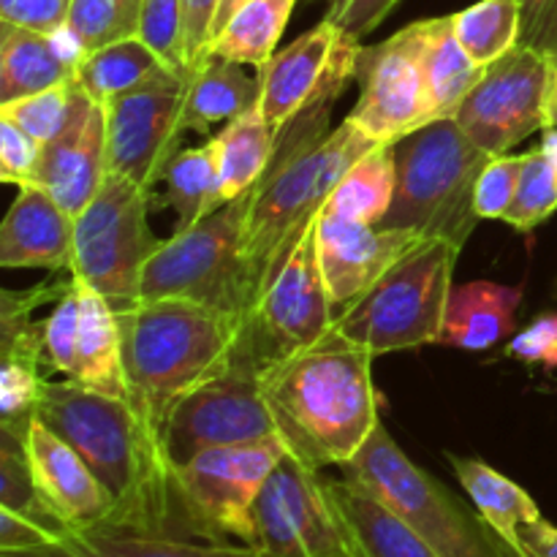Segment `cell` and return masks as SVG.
Masks as SVG:
<instances>
[{
    "label": "cell",
    "instance_id": "cell-1",
    "mask_svg": "<svg viewBox=\"0 0 557 557\" xmlns=\"http://www.w3.org/2000/svg\"><path fill=\"white\" fill-rule=\"evenodd\" d=\"M337 98H321L277 134L270 166L250 190L243 264L253 305L294 245L319 221L343 174L379 145L351 117L332 128Z\"/></svg>",
    "mask_w": 557,
    "mask_h": 557
},
{
    "label": "cell",
    "instance_id": "cell-2",
    "mask_svg": "<svg viewBox=\"0 0 557 557\" xmlns=\"http://www.w3.org/2000/svg\"><path fill=\"white\" fill-rule=\"evenodd\" d=\"M36 419L74 446L107 490L112 515L103 528L172 533V517L180 511L174 468L152 444L128 400L71 379L47 381Z\"/></svg>",
    "mask_w": 557,
    "mask_h": 557
},
{
    "label": "cell",
    "instance_id": "cell-3",
    "mask_svg": "<svg viewBox=\"0 0 557 557\" xmlns=\"http://www.w3.org/2000/svg\"><path fill=\"white\" fill-rule=\"evenodd\" d=\"M373 354L330 337L261 373V392L286 449L313 471L343 468L381 424Z\"/></svg>",
    "mask_w": 557,
    "mask_h": 557
},
{
    "label": "cell",
    "instance_id": "cell-4",
    "mask_svg": "<svg viewBox=\"0 0 557 557\" xmlns=\"http://www.w3.org/2000/svg\"><path fill=\"white\" fill-rule=\"evenodd\" d=\"M117 321L128 403L166 455L163 435L174 406L232 362L245 319L190 299H145Z\"/></svg>",
    "mask_w": 557,
    "mask_h": 557
},
{
    "label": "cell",
    "instance_id": "cell-5",
    "mask_svg": "<svg viewBox=\"0 0 557 557\" xmlns=\"http://www.w3.org/2000/svg\"><path fill=\"white\" fill-rule=\"evenodd\" d=\"M395 150L397 194L379 226L444 237L466 248L479 223L476 183L493 156L473 145L455 117L413 131Z\"/></svg>",
    "mask_w": 557,
    "mask_h": 557
},
{
    "label": "cell",
    "instance_id": "cell-6",
    "mask_svg": "<svg viewBox=\"0 0 557 557\" xmlns=\"http://www.w3.org/2000/svg\"><path fill=\"white\" fill-rule=\"evenodd\" d=\"M460 253L462 248L444 237L419 243L357 305L337 315L332 337L373 357L441 343Z\"/></svg>",
    "mask_w": 557,
    "mask_h": 557
},
{
    "label": "cell",
    "instance_id": "cell-7",
    "mask_svg": "<svg viewBox=\"0 0 557 557\" xmlns=\"http://www.w3.org/2000/svg\"><path fill=\"white\" fill-rule=\"evenodd\" d=\"M343 479L368 490L444 557H506L504 542L473 517L438 479L411 462L386 433L373 430L368 444L343 466Z\"/></svg>",
    "mask_w": 557,
    "mask_h": 557
},
{
    "label": "cell",
    "instance_id": "cell-8",
    "mask_svg": "<svg viewBox=\"0 0 557 557\" xmlns=\"http://www.w3.org/2000/svg\"><path fill=\"white\" fill-rule=\"evenodd\" d=\"M248 205L250 194L239 196L158 245L141 272V302L190 299L245 319L253 308L243 264Z\"/></svg>",
    "mask_w": 557,
    "mask_h": 557
},
{
    "label": "cell",
    "instance_id": "cell-9",
    "mask_svg": "<svg viewBox=\"0 0 557 557\" xmlns=\"http://www.w3.org/2000/svg\"><path fill=\"white\" fill-rule=\"evenodd\" d=\"M150 190L123 174H107L90 205L74 215L71 275L96 288L114 313L141 302V272L158 248L150 232Z\"/></svg>",
    "mask_w": 557,
    "mask_h": 557
},
{
    "label": "cell",
    "instance_id": "cell-10",
    "mask_svg": "<svg viewBox=\"0 0 557 557\" xmlns=\"http://www.w3.org/2000/svg\"><path fill=\"white\" fill-rule=\"evenodd\" d=\"M286 451L281 435H267L205 449L174 468V493L188 531L207 542L237 539L253 547V504Z\"/></svg>",
    "mask_w": 557,
    "mask_h": 557
},
{
    "label": "cell",
    "instance_id": "cell-11",
    "mask_svg": "<svg viewBox=\"0 0 557 557\" xmlns=\"http://www.w3.org/2000/svg\"><path fill=\"white\" fill-rule=\"evenodd\" d=\"M332 326L335 308L321 275L313 223L267 281L253 310L245 315L237 351L264 373L281 359L330 341Z\"/></svg>",
    "mask_w": 557,
    "mask_h": 557
},
{
    "label": "cell",
    "instance_id": "cell-12",
    "mask_svg": "<svg viewBox=\"0 0 557 557\" xmlns=\"http://www.w3.org/2000/svg\"><path fill=\"white\" fill-rule=\"evenodd\" d=\"M250 517L253 549L270 557H357L326 479L292 451L272 468Z\"/></svg>",
    "mask_w": 557,
    "mask_h": 557
},
{
    "label": "cell",
    "instance_id": "cell-13",
    "mask_svg": "<svg viewBox=\"0 0 557 557\" xmlns=\"http://www.w3.org/2000/svg\"><path fill=\"white\" fill-rule=\"evenodd\" d=\"M275 433V419L261 392V368L234 351L232 362L201 381L169 417L163 449L172 468L215 446L248 444Z\"/></svg>",
    "mask_w": 557,
    "mask_h": 557
},
{
    "label": "cell",
    "instance_id": "cell-14",
    "mask_svg": "<svg viewBox=\"0 0 557 557\" xmlns=\"http://www.w3.org/2000/svg\"><path fill=\"white\" fill-rule=\"evenodd\" d=\"M553 54L522 41L484 69L455 120L490 156H504L547 128V90Z\"/></svg>",
    "mask_w": 557,
    "mask_h": 557
},
{
    "label": "cell",
    "instance_id": "cell-15",
    "mask_svg": "<svg viewBox=\"0 0 557 557\" xmlns=\"http://www.w3.org/2000/svg\"><path fill=\"white\" fill-rule=\"evenodd\" d=\"M354 82L359 98L348 117L379 145H397L435 123L422 65V33L411 22L386 41L362 47Z\"/></svg>",
    "mask_w": 557,
    "mask_h": 557
},
{
    "label": "cell",
    "instance_id": "cell-16",
    "mask_svg": "<svg viewBox=\"0 0 557 557\" xmlns=\"http://www.w3.org/2000/svg\"><path fill=\"white\" fill-rule=\"evenodd\" d=\"M362 38L343 30L330 16L294 38L283 52L259 69V109L281 134L297 114L326 96H343L357 74Z\"/></svg>",
    "mask_w": 557,
    "mask_h": 557
},
{
    "label": "cell",
    "instance_id": "cell-17",
    "mask_svg": "<svg viewBox=\"0 0 557 557\" xmlns=\"http://www.w3.org/2000/svg\"><path fill=\"white\" fill-rule=\"evenodd\" d=\"M185 76H163L107 103L109 172L134 180L145 190L163 180L183 134Z\"/></svg>",
    "mask_w": 557,
    "mask_h": 557
},
{
    "label": "cell",
    "instance_id": "cell-18",
    "mask_svg": "<svg viewBox=\"0 0 557 557\" xmlns=\"http://www.w3.org/2000/svg\"><path fill=\"white\" fill-rule=\"evenodd\" d=\"M424 239L430 237L408 228L370 226L321 210L315 221V250L335 319L357 305L408 250Z\"/></svg>",
    "mask_w": 557,
    "mask_h": 557
},
{
    "label": "cell",
    "instance_id": "cell-19",
    "mask_svg": "<svg viewBox=\"0 0 557 557\" xmlns=\"http://www.w3.org/2000/svg\"><path fill=\"white\" fill-rule=\"evenodd\" d=\"M107 174V107L74 82L69 123L41 147L33 185H41L71 215H79L98 194Z\"/></svg>",
    "mask_w": 557,
    "mask_h": 557
},
{
    "label": "cell",
    "instance_id": "cell-20",
    "mask_svg": "<svg viewBox=\"0 0 557 557\" xmlns=\"http://www.w3.org/2000/svg\"><path fill=\"white\" fill-rule=\"evenodd\" d=\"M25 444L38 495L49 515L63 525V531L107 525L112 515V500L96 473L76 455L74 446L65 444L36 417L27 428Z\"/></svg>",
    "mask_w": 557,
    "mask_h": 557
},
{
    "label": "cell",
    "instance_id": "cell-21",
    "mask_svg": "<svg viewBox=\"0 0 557 557\" xmlns=\"http://www.w3.org/2000/svg\"><path fill=\"white\" fill-rule=\"evenodd\" d=\"M0 264L5 270L71 272L74 215L41 185H22L0 226Z\"/></svg>",
    "mask_w": 557,
    "mask_h": 557
},
{
    "label": "cell",
    "instance_id": "cell-22",
    "mask_svg": "<svg viewBox=\"0 0 557 557\" xmlns=\"http://www.w3.org/2000/svg\"><path fill=\"white\" fill-rule=\"evenodd\" d=\"M0 557H270L261 549L228 542H185L172 533L123 531V528H85L69 531L47 547Z\"/></svg>",
    "mask_w": 557,
    "mask_h": 557
},
{
    "label": "cell",
    "instance_id": "cell-23",
    "mask_svg": "<svg viewBox=\"0 0 557 557\" xmlns=\"http://www.w3.org/2000/svg\"><path fill=\"white\" fill-rule=\"evenodd\" d=\"M522 286L495 281H471L449 294L441 343L462 351H487L517 330Z\"/></svg>",
    "mask_w": 557,
    "mask_h": 557
},
{
    "label": "cell",
    "instance_id": "cell-24",
    "mask_svg": "<svg viewBox=\"0 0 557 557\" xmlns=\"http://www.w3.org/2000/svg\"><path fill=\"white\" fill-rule=\"evenodd\" d=\"M326 493L346 525L357 557H444L359 484L326 479Z\"/></svg>",
    "mask_w": 557,
    "mask_h": 557
},
{
    "label": "cell",
    "instance_id": "cell-25",
    "mask_svg": "<svg viewBox=\"0 0 557 557\" xmlns=\"http://www.w3.org/2000/svg\"><path fill=\"white\" fill-rule=\"evenodd\" d=\"M261 98V76L245 71L243 63L207 54L185 79L183 128L210 134L212 125L232 123L253 109Z\"/></svg>",
    "mask_w": 557,
    "mask_h": 557
},
{
    "label": "cell",
    "instance_id": "cell-26",
    "mask_svg": "<svg viewBox=\"0 0 557 557\" xmlns=\"http://www.w3.org/2000/svg\"><path fill=\"white\" fill-rule=\"evenodd\" d=\"M74 283L79 294V346H76V370L71 381L87 389L128 400L117 313L96 288L76 277Z\"/></svg>",
    "mask_w": 557,
    "mask_h": 557
},
{
    "label": "cell",
    "instance_id": "cell-27",
    "mask_svg": "<svg viewBox=\"0 0 557 557\" xmlns=\"http://www.w3.org/2000/svg\"><path fill=\"white\" fill-rule=\"evenodd\" d=\"M446 460H449L451 471L457 473L462 490H466L468 498L473 500L479 517L487 522L490 531H493L511 553L525 555L520 533L525 525L542 520V511H539L536 500H533L520 484H515L509 476L495 471V468L487 466L484 460L457 455H446Z\"/></svg>",
    "mask_w": 557,
    "mask_h": 557
},
{
    "label": "cell",
    "instance_id": "cell-28",
    "mask_svg": "<svg viewBox=\"0 0 557 557\" xmlns=\"http://www.w3.org/2000/svg\"><path fill=\"white\" fill-rule=\"evenodd\" d=\"M419 33H422V65L433 114L435 120H449L482 79L484 69L473 63L471 54L462 49L451 14L419 20Z\"/></svg>",
    "mask_w": 557,
    "mask_h": 557
},
{
    "label": "cell",
    "instance_id": "cell-29",
    "mask_svg": "<svg viewBox=\"0 0 557 557\" xmlns=\"http://www.w3.org/2000/svg\"><path fill=\"white\" fill-rule=\"evenodd\" d=\"M275 141L277 134L264 120L259 103L223 125V131L218 134L221 169H218L212 212L256 188V183L264 177L267 166H270Z\"/></svg>",
    "mask_w": 557,
    "mask_h": 557
},
{
    "label": "cell",
    "instance_id": "cell-30",
    "mask_svg": "<svg viewBox=\"0 0 557 557\" xmlns=\"http://www.w3.org/2000/svg\"><path fill=\"white\" fill-rule=\"evenodd\" d=\"M71 79L74 69L54 52L47 33L0 22V103Z\"/></svg>",
    "mask_w": 557,
    "mask_h": 557
},
{
    "label": "cell",
    "instance_id": "cell-31",
    "mask_svg": "<svg viewBox=\"0 0 557 557\" xmlns=\"http://www.w3.org/2000/svg\"><path fill=\"white\" fill-rule=\"evenodd\" d=\"M397 194V150L395 145H375L351 163L341 183L326 199L324 212L346 221L384 223Z\"/></svg>",
    "mask_w": 557,
    "mask_h": 557
},
{
    "label": "cell",
    "instance_id": "cell-32",
    "mask_svg": "<svg viewBox=\"0 0 557 557\" xmlns=\"http://www.w3.org/2000/svg\"><path fill=\"white\" fill-rule=\"evenodd\" d=\"M172 74L174 71L141 38L131 36L87 54L76 69L74 82L107 107L112 98Z\"/></svg>",
    "mask_w": 557,
    "mask_h": 557
},
{
    "label": "cell",
    "instance_id": "cell-33",
    "mask_svg": "<svg viewBox=\"0 0 557 557\" xmlns=\"http://www.w3.org/2000/svg\"><path fill=\"white\" fill-rule=\"evenodd\" d=\"M294 5L297 0H245L210 44V54L261 69L275 58L277 41L292 20Z\"/></svg>",
    "mask_w": 557,
    "mask_h": 557
},
{
    "label": "cell",
    "instance_id": "cell-34",
    "mask_svg": "<svg viewBox=\"0 0 557 557\" xmlns=\"http://www.w3.org/2000/svg\"><path fill=\"white\" fill-rule=\"evenodd\" d=\"M218 169H221V147L218 136L205 141L201 147H188L180 150L169 161L163 172V185H166V205L172 207L177 223L174 232H188L190 226L212 212V196L218 185Z\"/></svg>",
    "mask_w": 557,
    "mask_h": 557
},
{
    "label": "cell",
    "instance_id": "cell-35",
    "mask_svg": "<svg viewBox=\"0 0 557 557\" xmlns=\"http://www.w3.org/2000/svg\"><path fill=\"white\" fill-rule=\"evenodd\" d=\"M451 20H455V33L462 49L482 69L522 44L520 0H479L451 14Z\"/></svg>",
    "mask_w": 557,
    "mask_h": 557
},
{
    "label": "cell",
    "instance_id": "cell-36",
    "mask_svg": "<svg viewBox=\"0 0 557 557\" xmlns=\"http://www.w3.org/2000/svg\"><path fill=\"white\" fill-rule=\"evenodd\" d=\"M25 438L27 430L0 424V509H9L14 515L27 517V520L38 522V525H44L60 539L65 531L49 515L41 495H38Z\"/></svg>",
    "mask_w": 557,
    "mask_h": 557
},
{
    "label": "cell",
    "instance_id": "cell-37",
    "mask_svg": "<svg viewBox=\"0 0 557 557\" xmlns=\"http://www.w3.org/2000/svg\"><path fill=\"white\" fill-rule=\"evenodd\" d=\"M139 14L141 0H71L65 25L90 54L107 44L136 36Z\"/></svg>",
    "mask_w": 557,
    "mask_h": 557
},
{
    "label": "cell",
    "instance_id": "cell-38",
    "mask_svg": "<svg viewBox=\"0 0 557 557\" xmlns=\"http://www.w3.org/2000/svg\"><path fill=\"white\" fill-rule=\"evenodd\" d=\"M71 103H74V79L49 87V90L33 92V96H22L14 98V101L0 103V117L14 123L38 147H44L69 123Z\"/></svg>",
    "mask_w": 557,
    "mask_h": 557
},
{
    "label": "cell",
    "instance_id": "cell-39",
    "mask_svg": "<svg viewBox=\"0 0 557 557\" xmlns=\"http://www.w3.org/2000/svg\"><path fill=\"white\" fill-rule=\"evenodd\" d=\"M557 212V180L553 166L542 147L528 152L525 169H522L520 185H517L515 201L509 212L504 215V223H509L517 232H533L549 221Z\"/></svg>",
    "mask_w": 557,
    "mask_h": 557
},
{
    "label": "cell",
    "instance_id": "cell-40",
    "mask_svg": "<svg viewBox=\"0 0 557 557\" xmlns=\"http://www.w3.org/2000/svg\"><path fill=\"white\" fill-rule=\"evenodd\" d=\"M136 38L147 44L174 74L188 79L185 54V5L183 0H141L139 30Z\"/></svg>",
    "mask_w": 557,
    "mask_h": 557
},
{
    "label": "cell",
    "instance_id": "cell-41",
    "mask_svg": "<svg viewBox=\"0 0 557 557\" xmlns=\"http://www.w3.org/2000/svg\"><path fill=\"white\" fill-rule=\"evenodd\" d=\"M525 161L528 152H520V156L504 152V156L490 158L476 183V199H473L479 221H504L511 201H515Z\"/></svg>",
    "mask_w": 557,
    "mask_h": 557
},
{
    "label": "cell",
    "instance_id": "cell-42",
    "mask_svg": "<svg viewBox=\"0 0 557 557\" xmlns=\"http://www.w3.org/2000/svg\"><path fill=\"white\" fill-rule=\"evenodd\" d=\"M44 341L52 373L74 379L76 346H79V294L76 283L52 305V313L44 319Z\"/></svg>",
    "mask_w": 557,
    "mask_h": 557
},
{
    "label": "cell",
    "instance_id": "cell-43",
    "mask_svg": "<svg viewBox=\"0 0 557 557\" xmlns=\"http://www.w3.org/2000/svg\"><path fill=\"white\" fill-rule=\"evenodd\" d=\"M506 357L525 364L557 370V310L539 313L531 324L511 337Z\"/></svg>",
    "mask_w": 557,
    "mask_h": 557
},
{
    "label": "cell",
    "instance_id": "cell-44",
    "mask_svg": "<svg viewBox=\"0 0 557 557\" xmlns=\"http://www.w3.org/2000/svg\"><path fill=\"white\" fill-rule=\"evenodd\" d=\"M38 156H41V147L25 131L0 117V180L16 185V188L30 185L38 166Z\"/></svg>",
    "mask_w": 557,
    "mask_h": 557
},
{
    "label": "cell",
    "instance_id": "cell-45",
    "mask_svg": "<svg viewBox=\"0 0 557 557\" xmlns=\"http://www.w3.org/2000/svg\"><path fill=\"white\" fill-rule=\"evenodd\" d=\"M69 9L71 0H0V22L36 33H52L65 25Z\"/></svg>",
    "mask_w": 557,
    "mask_h": 557
},
{
    "label": "cell",
    "instance_id": "cell-46",
    "mask_svg": "<svg viewBox=\"0 0 557 557\" xmlns=\"http://www.w3.org/2000/svg\"><path fill=\"white\" fill-rule=\"evenodd\" d=\"M400 0H335L326 5V16L351 36L364 38L373 33Z\"/></svg>",
    "mask_w": 557,
    "mask_h": 557
},
{
    "label": "cell",
    "instance_id": "cell-47",
    "mask_svg": "<svg viewBox=\"0 0 557 557\" xmlns=\"http://www.w3.org/2000/svg\"><path fill=\"white\" fill-rule=\"evenodd\" d=\"M221 0H183L185 5V54L188 69L199 65L210 54L212 22Z\"/></svg>",
    "mask_w": 557,
    "mask_h": 557
},
{
    "label": "cell",
    "instance_id": "cell-48",
    "mask_svg": "<svg viewBox=\"0 0 557 557\" xmlns=\"http://www.w3.org/2000/svg\"><path fill=\"white\" fill-rule=\"evenodd\" d=\"M58 542L52 531L27 517L0 509V553H27V549L47 547Z\"/></svg>",
    "mask_w": 557,
    "mask_h": 557
},
{
    "label": "cell",
    "instance_id": "cell-49",
    "mask_svg": "<svg viewBox=\"0 0 557 557\" xmlns=\"http://www.w3.org/2000/svg\"><path fill=\"white\" fill-rule=\"evenodd\" d=\"M522 549L531 557H557V528L553 522L542 520L522 528Z\"/></svg>",
    "mask_w": 557,
    "mask_h": 557
},
{
    "label": "cell",
    "instance_id": "cell-50",
    "mask_svg": "<svg viewBox=\"0 0 557 557\" xmlns=\"http://www.w3.org/2000/svg\"><path fill=\"white\" fill-rule=\"evenodd\" d=\"M555 0H520L522 5V41H531L536 30L542 27L544 16L549 14Z\"/></svg>",
    "mask_w": 557,
    "mask_h": 557
},
{
    "label": "cell",
    "instance_id": "cell-51",
    "mask_svg": "<svg viewBox=\"0 0 557 557\" xmlns=\"http://www.w3.org/2000/svg\"><path fill=\"white\" fill-rule=\"evenodd\" d=\"M525 44H533V47L544 49V52L557 54V0L553 3V9H549V14L544 16V22H542V27L536 30V36Z\"/></svg>",
    "mask_w": 557,
    "mask_h": 557
},
{
    "label": "cell",
    "instance_id": "cell-52",
    "mask_svg": "<svg viewBox=\"0 0 557 557\" xmlns=\"http://www.w3.org/2000/svg\"><path fill=\"white\" fill-rule=\"evenodd\" d=\"M245 0H221V3H218V11H215V22H212V41H215V36L218 33L223 30V27H226V22L232 20L234 14H237V9L239 5H243ZM210 41V44H212Z\"/></svg>",
    "mask_w": 557,
    "mask_h": 557
},
{
    "label": "cell",
    "instance_id": "cell-53",
    "mask_svg": "<svg viewBox=\"0 0 557 557\" xmlns=\"http://www.w3.org/2000/svg\"><path fill=\"white\" fill-rule=\"evenodd\" d=\"M547 128H557V54H553V71H549V90H547Z\"/></svg>",
    "mask_w": 557,
    "mask_h": 557
},
{
    "label": "cell",
    "instance_id": "cell-54",
    "mask_svg": "<svg viewBox=\"0 0 557 557\" xmlns=\"http://www.w3.org/2000/svg\"><path fill=\"white\" fill-rule=\"evenodd\" d=\"M544 150V156H547L549 166H553L555 172V180H557V128H544L542 131V145H539Z\"/></svg>",
    "mask_w": 557,
    "mask_h": 557
},
{
    "label": "cell",
    "instance_id": "cell-55",
    "mask_svg": "<svg viewBox=\"0 0 557 557\" xmlns=\"http://www.w3.org/2000/svg\"><path fill=\"white\" fill-rule=\"evenodd\" d=\"M504 553H506V557H531V555H517V553H511V549L506 547V544H504Z\"/></svg>",
    "mask_w": 557,
    "mask_h": 557
},
{
    "label": "cell",
    "instance_id": "cell-56",
    "mask_svg": "<svg viewBox=\"0 0 557 557\" xmlns=\"http://www.w3.org/2000/svg\"><path fill=\"white\" fill-rule=\"evenodd\" d=\"M310 3H313V0H310ZM330 3H335V0H326V5H330Z\"/></svg>",
    "mask_w": 557,
    "mask_h": 557
}]
</instances>
